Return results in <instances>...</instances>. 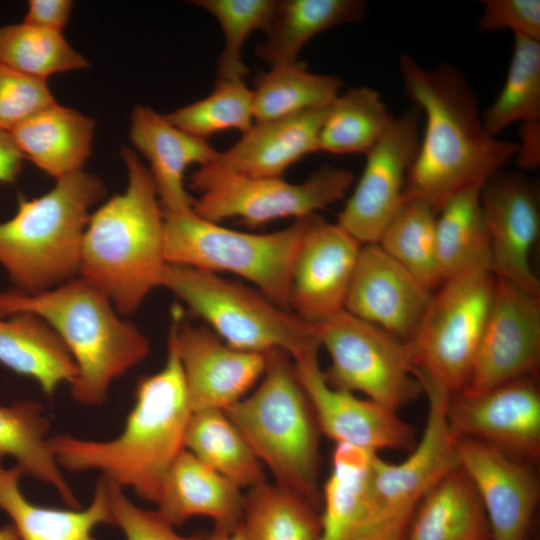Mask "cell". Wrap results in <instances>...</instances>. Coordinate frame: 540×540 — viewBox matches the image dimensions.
Returning a JSON list of instances; mask_svg holds the SVG:
<instances>
[{"instance_id": "1", "label": "cell", "mask_w": 540, "mask_h": 540, "mask_svg": "<svg viewBox=\"0 0 540 540\" xmlns=\"http://www.w3.org/2000/svg\"><path fill=\"white\" fill-rule=\"evenodd\" d=\"M399 68L406 94L426 119L403 200H420L438 214L455 194L483 187L516 157L518 143L488 133L471 86L454 66L428 69L402 54Z\"/></svg>"}, {"instance_id": "2", "label": "cell", "mask_w": 540, "mask_h": 540, "mask_svg": "<svg viewBox=\"0 0 540 540\" xmlns=\"http://www.w3.org/2000/svg\"><path fill=\"white\" fill-rule=\"evenodd\" d=\"M134 398L116 438L96 441L61 434L49 438V444L61 469L99 471L110 483L157 504L169 469L185 450L192 414L170 331L164 366L138 380Z\"/></svg>"}, {"instance_id": "3", "label": "cell", "mask_w": 540, "mask_h": 540, "mask_svg": "<svg viewBox=\"0 0 540 540\" xmlns=\"http://www.w3.org/2000/svg\"><path fill=\"white\" fill-rule=\"evenodd\" d=\"M128 183L95 210L84 231L79 277L101 291L121 315L141 306L160 287L167 265L165 217L151 173L123 147Z\"/></svg>"}, {"instance_id": "4", "label": "cell", "mask_w": 540, "mask_h": 540, "mask_svg": "<svg viewBox=\"0 0 540 540\" xmlns=\"http://www.w3.org/2000/svg\"><path fill=\"white\" fill-rule=\"evenodd\" d=\"M17 313L40 317L60 337L77 368L71 395L83 405L103 404L111 384L150 353L146 335L79 276L39 293L0 292V316Z\"/></svg>"}, {"instance_id": "5", "label": "cell", "mask_w": 540, "mask_h": 540, "mask_svg": "<svg viewBox=\"0 0 540 540\" xmlns=\"http://www.w3.org/2000/svg\"><path fill=\"white\" fill-rule=\"evenodd\" d=\"M266 356L260 381L225 412L274 483L321 511V431L292 358Z\"/></svg>"}, {"instance_id": "6", "label": "cell", "mask_w": 540, "mask_h": 540, "mask_svg": "<svg viewBox=\"0 0 540 540\" xmlns=\"http://www.w3.org/2000/svg\"><path fill=\"white\" fill-rule=\"evenodd\" d=\"M105 193L99 177L79 170L39 197L19 196L14 216L0 222V264L15 290L39 293L79 276L90 209Z\"/></svg>"}, {"instance_id": "7", "label": "cell", "mask_w": 540, "mask_h": 540, "mask_svg": "<svg viewBox=\"0 0 540 540\" xmlns=\"http://www.w3.org/2000/svg\"><path fill=\"white\" fill-rule=\"evenodd\" d=\"M160 287L170 291L212 332L238 350H281L295 359L320 349L310 323L239 281L167 263Z\"/></svg>"}, {"instance_id": "8", "label": "cell", "mask_w": 540, "mask_h": 540, "mask_svg": "<svg viewBox=\"0 0 540 540\" xmlns=\"http://www.w3.org/2000/svg\"><path fill=\"white\" fill-rule=\"evenodd\" d=\"M164 217V253L168 264L217 274L232 273L290 310L291 271L308 216L269 233L227 228L200 217L193 209L164 213Z\"/></svg>"}, {"instance_id": "9", "label": "cell", "mask_w": 540, "mask_h": 540, "mask_svg": "<svg viewBox=\"0 0 540 540\" xmlns=\"http://www.w3.org/2000/svg\"><path fill=\"white\" fill-rule=\"evenodd\" d=\"M418 379L428 401L426 426L400 463L374 454L368 504L357 540H404L423 497L459 466L456 439L447 419L450 393L427 378Z\"/></svg>"}, {"instance_id": "10", "label": "cell", "mask_w": 540, "mask_h": 540, "mask_svg": "<svg viewBox=\"0 0 540 540\" xmlns=\"http://www.w3.org/2000/svg\"><path fill=\"white\" fill-rule=\"evenodd\" d=\"M353 182L350 171L330 165L298 184L282 177L243 175L217 162L199 167L190 177L191 188L199 192L193 204L197 215L215 223L239 218L249 227L317 214L343 199Z\"/></svg>"}, {"instance_id": "11", "label": "cell", "mask_w": 540, "mask_h": 540, "mask_svg": "<svg viewBox=\"0 0 540 540\" xmlns=\"http://www.w3.org/2000/svg\"><path fill=\"white\" fill-rule=\"evenodd\" d=\"M495 285V275L483 270L448 279L433 292L407 342L416 376L431 380L450 394L464 389Z\"/></svg>"}, {"instance_id": "12", "label": "cell", "mask_w": 540, "mask_h": 540, "mask_svg": "<svg viewBox=\"0 0 540 540\" xmlns=\"http://www.w3.org/2000/svg\"><path fill=\"white\" fill-rule=\"evenodd\" d=\"M310 324L330 356L323 372L332 387L394 411L423 393L407 342L345 309Z\"/></svg>"}, {"instance_id": "13", "label": "cell", "mask_w": 540, "mask_h": 540, "mask_svg": "<svg viewBox=\"0 0 540 540\" xmlns=\"http://www.w3.org/2000/svg\"><path fill=\"white\" fill-rule=\"evenodd\" d=\"M540 364V295L496 277L490 310L464 389L479 394L535 377Z\"/></svg>"}, {"instance_id": "14", "label": "cell", "mask_w": 540, "mask_h": 540, "mask_svg": "<svg viewBox=\"0 0 540 540\" xmlns=\"http://www.w3.org/2000/svg\"><path fill=\"white\" fill-rule=\"evenodd\" d=\"M419 114L408 111L365 154L362 175L337 223L360 244H377L403 203L406 177L420 144Z\"/></svg>"}, {"instance_id": "15", "label": "cell", "mask_w": 540, "mask_h": 540, "mask_svg": "<svg viewBox=\"0 0 540 540\" xmlns=\"http://www.w3.org/2000/svg\"><path fill=\"white\" fill-rule=\"evenodd\" d=\"M447 419L455 439L481 441L529 464L540 456V392L535 377L479 394H450Z\"/></svg>"}, {"instance_id": "16", "label": "cell", "mask_w": 540, "mask_h": 540, "mask_svg": "<svg viewBox=\"0 0 540 540\" xmlns=\"http://www.w3.org/2000/svg\"><path fill=\"white\" fill-rule=\"evenodd\" d=\"M173 335L192 412L227 410L262 378L266 353L238 350L209 328L183 320L179 305L171 309Z\"/></svg>"}, {"instance_id": "17", "label": "cell", "mask_w": 540, "mask_h": 540, "mask_svg": "<svg viewBox=\"0 0 540 540\" xmlns=\"http://www.w3.org/2000/svg\"><path fill=\"white\" fill-rule=\"evenodd\" d=\"M318 351H308L292 360L321 434L335 444L371 452H410L418 441L413 426L401 419L397 411L332 387L320 367Z\"/></svg>"}, {"instance_id": "18", "label": "cell", "mask_w": 540, "mask_h": 540, "mask_svg": "<svg viewBox=\"0 0 540 540\" xmlns=\"http://www.w3.org/2000/svg\"><path fill=\"white\" fill-rule=\"evenodd\" d=\"M361 247L338 223L308 216L291 271L290 310L308 323L343 310Z\"/></svg>"}, {"instance_id": "19", "label": "cell", "mask_w": 540, "mask_h": 540, "mask_svg": "<svg viewBox=\"0 0 540 540\" xmlns=\"http://www.w3.org/2000/svg\"><path fill=\"white\" fill-rule=\"evenodd\" d=\"M497 278L540 295V282L530 265V252L540 231L539 198L528 179L516 172H497L481 188Z\"/></svg>"}, {"instance_id": "20", "label": "cell", "mask_w": 540, "mask_h": 540, "mask_svg": "<svg viewBox=\"0 0 540 540\" xmlns=\"http://www.w3.org/2000/svg\"><path fill=\"white\" fill-rule=\"evenodd\" d=\"M455 447L484 507L492 540H527L540 495L531 465L475 439L458 438Z\"/></svg>"}, {"instance_id": "21", "label": "cell", "mask_w": 540, "mask_h": 540, "mask_svg": "<svg viewBox=\"0 0 540 540\" xmlns=\"http://www.w3.org/2000/svg\"><path fill=\"white\" fill-rule=\"evenodd\" d=\"M379 244L362 245L344 309L408 342L432 298Z\"/></svg>"}, {"instance_id": "22", "label": "cell", "mask_w": 540, "mask_h": 540, "mask_svg": "<svg viewBox=\"0 0 540 540\" xmlns=\"http://www.w3.org/2000/svg\"><path fill=\"white\" fill-rule=\"evenodd\" d=\"M129 136L149 163L164 213L193 209L194 198L186 190L185 172L192 164L201 167L216 162L219 152L207 140L179 129L150 107L133 109Z\"/></svg>"}, {"instance_id": "23", "label": "cell", "mask_w": 540, "mask_h": 540, "mask_svg": "<svg viewBox=\"0 0 540 540\" xmlns=\"http://www.w3.org/2000/svg\"><path fill=\"white\" fill-rule=\"evenodd\" d=\"M327 107L254 122L240 140L219 152L216 162L247 176L282 177L303 157L320 151L319 134Z\"/></svg>"}, {"instance_id": "24", "label": "cell", "mask_w": 540, "mask_h": 540, "mask_svg": "<svg viewBox=\"0 0 540 540\" xmlns=\"http://www.w3.org/2000/svg\"><path fill=\"white\" fill-rule=\"evenodd\" d=\"M245 493L186 449L169 469L156 511L171 525L203 516L214 527L234 529L242 520Z\"/></svg>"}, {"instance_id": "25", "label": "cell", "mask_w": 540, "mask_h": 540, "mask_svg": "<svg viewBox=\"0 0 540 540\" xmlns=\"http://www.w3.org/2000/svg\"><path fill=\"white\" fill-rule=\"evenodd\" d=\"M22 473L0 461V509L12 520L20 540H95L94 530L113 524L108 482L100 478L87 508L56 509L35 505L20 489Z\"/></svg>"}, {"instance_id": "26", "label": "cell", "mask_w": 540, "mask_h": 540, "mask_svg": "<svg viewBox=\"0 0 540 540\" xmlns=\"http://www.w3.org/2000/svg\"><path fill=\"white\" fill-rule=\"evenodd\" d=\"M94 131L92 118L54 103L10 134L23 157L58 179L82 170L91 156Z\"/></svg>"}, {"instance_id": "27", "label": "cell", "mask_w": 540, "mask_h": 540, "mask_svg": "<svg viewBox=\"0 0 540 540\" xmlns=\"http://www.w3.org/2000/svg\"><path fill=\"white\" fill-rule=\"evenodd\" d=\"M0 364L33 379L52 396L59 386L72 384L76 365L57 333L30 313L0 316Z\"/></svg>"}, {"instance_id": "28", "label": "cell", "mask_w": 540, "mask_h": 540, "mask_svg": "<svg viewBox=\"0 0 540 540\" xmlns=\"http://www.w3.org/2000/svg\"><path fill=\"white\" fill-rule=\"evenodd\" d=\"M404 540H492L481 500L460 466L423 497Z\"/></svg>"}, {"instance_id": "29", "label": "cell", "mask_w": 540, "mask_h": 540, "mask_svg": "<svg viewBox=\"0 0 540 540\" xmlns=\"http://www.w3.org/2000/svg\"><path fill=\"white\" fill-rule=\"evenodd\" d=\"M366 12L362 0L276 1L265 39L255 47L256 55L269 66L297 62L304 45L332 27L358 22Z\"/></svg>"}, {"instance_id": "30", "label": "cell", "mask_w": 540, "mask_h": 540, "mask_svg": "<svg viewBox=\"0 0 540 540\" xmlns=\"http://www.w3.org/2000/svg\"><path fill=\"white\" fill-rule=\"evenodd\" d=\"M49 428L40 402L23 400L0 405V461L14 458L22 475L53 487L70 508H81L51 450Z\"/></svg>"}, {"instance_id": "31", "label": "cell", "mask_w": 540, "mask_h": 540, "mask_svg": "<svg viewBox=\"0 0 540 540\" xmlns=\"http://www.w3.org/2000/svg\"><path fill=\"white\" fill-rule=\"evenodd\" d=\"M481 188L470 187L455 194L438 212L435 236L443 282L470 272L491 271L490 240Z\"/></svg>"}, {"instance_id": "32", "label": "cell", "mask_w": 540, "mask_h": 540, "mask_svg": "<svg viewBox=\"0 0 540 540\" xmlns=\"http://www.w3.org/2000/svg\"><path fill=\"white\" fill-rule=\"evenodd\" d=\"M376 452L336 444L322 488L319 540H357L368 504Z\"/></svg>"}, {"instance_id": "33", "label": "cell", "mask_w": 540, "mask_h": 540, "mask_svg": "<svg viewBox=\"0 0 540 540\" xmlns=\"http://www.w3.org/2000/svg\"><path fill=\"white\" fill-rule=\"evenodd\" d=\"M185 449L242 490L267 482L264 466L223 410L192 412Z\"/></svg>"}, {"instance_id": "34", "label": "cell", "mask_w": 540, "mask_h": 540, "mask_svg": "<svg viewBox=\"0 0 540 540\" xmlns=\"http://www.w3.org/2000/svg\"><path fill=\"white\" fill-rule=\"evenodd\" d=\"M254 86V122H262L329 106L339 95L342 81L334 75L311 73L297 61L260 72Z\"/></svg>"}, {"instance_id": "35", "label": "cell", "mask_w": 540, "mask_h": 540, "mask_svg": "<svg viewBox=\"0 0 540 540\" xmlns=\"http://www.w3.org/2000/svg\"><path fill=\"white\" fill-rule=\"evenodd\" d=\"M240 524L246 540H319L321 534L317 508L268 482L246 491Z\"/></svg>"}, {"instance_id": "36", "label": "cell", "mask_w": 540, "mask_h": 540, "mask_svg": "<svg viewBox=\"0 0 540 540\" xmlns=\"http://www.w3.org/2000/svg\"><path fill=\"white\" fill-rule=\"evenodd\" d=\"M482 119L495 137L517 122L521 135L540 134V41L514 36L505 83Z\"/></svg>"}, {"instance_id": "37", "label": "cell", "mask_w": 540, "mask_h": 540, "mask_svg": "<svg viewBox=\"0 0 540 540\" xmlns=\"http://www.w3.org/2000/svg\"><path fill=\"white\" fill-rule=\"evenodd\" d=\"M392 119L376 90L364 86L351 88L327 107L319 134V150L366 154Z\"/></svg>"}, {"instance_id": "38", "label": "cell", "mask_w": 540, "mask_h": 540, "mask_svg": "<svg viewBox=\"0 0 540 540\" xmlns=\"http://www.w3.org/2000/svg\"><path fill=\"white\" fill-rule=\"evenodd\" d=\"M436 215L420 200H403L377 243L432 292L443 283L437 259Z\"/></svg>"}, {"instance_id": "39", "label": "cell", "mask_w": 540, "mask_h": 540, "mask_svg": "<svg viewBox=\"0 0 540 540\" xmlns=\"http://www.w3.org/2000/svg\"><path fill=\"white\" fill-rule=\"evenodd\" d=\"M0 62L42 80L89 66L87 59L66 41L62 33L24 22L0 27Z\"/></svg>"}, {"instance_id": "40", "label": "cell", "mask_w": 540, "mask_h": 540, "mask_svg": "<svg viewBox=\"0 0 540 540\" xmlns=\"http://www.w3.org/2000/svg\"><path fill=\"white\" fill-rule=\"evenodd\" d=\"M165 117L179 129L205 140L229 129L244 134L254 124L253 92L243 80H217L207 97Z\"/></svg>"}, {"instance_id": "41", "label": "cell", "mask_w": 540, "mask_h": 540, "mask_svg": "<svg viewBox=\"0 0 540 540\" xmlns=\"http://www.w3.org/2000/svg\"><path fill=\"white\" fill-rule=\"evenodd\" d=\"M195 5L218 21L225 45L218 59L217 80H243L248 69L242 60V47L256 30L267 28L275 0H196Z\"/></svg>"}, {"instance_id": "42", "label": "cell", "mask_w": 540, "mask_h": 540, "mask_svg": "<svg viewBox=\"0 0 540 540\" xmlns=\"http://www.w3.org/2000/svg\"><path fill=\"white\" fill-rule=\"evenodd\" d=\"M56 103L46 80L34 78L0 62V129L19 124Z\"/></svg>"}, {"instance_id": "43", "label": "cell", "mask_w": 540, "mask_h": 540, "mask_svg": "<svg viewBox=\"0 0 540 540\" xmlns=\"http://www.w3.org/2000/svg\"><path fill=\"white\" fill-rule=\"evenodd\" d=\"M107 482L112 525L121 529L126 540H207V533L198 532L188 536L178 534L174 526L156 510L138 507L125 495L123 488Z\"/></svg>"}, {"instance_id": "44", "label": "cell", "mask_w": 540, "mask_h": 540, "mask_svg": "<svg viewBox=\"0 0 540 540\" xmlns=\"http://www.w3.org/2000/svg\"><path fill=\"white\" fill-rule=\"evenodd\" d=\"M478 29L481 32L510 30L514 36L540 41V1L485 0Z\"/></svg>"}, {"instance_id": "45", "label": "cell", "mask_w": 540, "mask_h": 540, "mask_svg": "<svg viewBox=\"0 0 540 540\" xmlns=\"http://www.w3.org/2000/svg\"><path fill=\"white\" fill-rule=\"evenodd\" d=\"M72 8L73 2L70 0H30L23 22L62 33L70 19Z\"/></svg>"}, {"instance_id": "46", "label": "cell", "mask_w": 540, "mask_h": 540, "mask_svg": "<svg viewBox=\"0 0 540 540\" xmlns=\"http://www.w3.org/2000/svg\"><path fill=\"white\" fill-rule=\"evenodd\" d=\"M23 158L10 132L0 129V183H13L17 179Z\"/></svg>"}, {"instance_id": "47", "label": "cell", "mask_w": 540, "mask_h": 540, "mask_svg": "<svg viewBox=\"0 0 540 540\" xmlns=\"http://www.w3.org/2000/svg\"><path fill=\"white\" fill-rule=\"evenodd\" d=\"M207 540H246L241 524L234 529L214 527Z\"/></svg>"}, {"instance_id": "48", "label": "cell", "mask_w": 540, "mask_h": 540, "mask_svg": "<svg viewBox=\"0 0 540 540\" xmlns=\"http://www.w3.org/2000/svg\"><path fill=\"white\" fill-rule=\"evenodd\" d=\"M0 540H20L13 525H6L0 528Z\"/></svg>"}]
</instances>
